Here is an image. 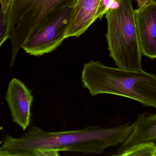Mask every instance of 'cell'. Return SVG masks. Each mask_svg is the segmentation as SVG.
Wrapping results in <instances>:
<instances>
[{
  "label": "cell",
  "instance_id": "5b68a950",
  "mask_svg": "<svg viewBox=\"0 0 156 156\" xmlns=\"http://www.w3.org/2000/svg\"><path fill=\"white\" fill-rule=\"evenodd\" d=\"M73 8H63L49 14L28 37L22 49L36 56L56 50L66 39Z\"/></svg>",
  "mask_w": 156,
  "mask_h": 156
},
{
  "label": "cell",
  "instance_id": "5bb4252c",
  "mask_svg": "<svg viewBox=\"0 0 156 156\" xmlns=\"http://www.w3.org/2000/svg\"><path fill=\"white\" fill-rule=\"evenodd\" d=\"M136 1L137 3L138 8H142L155 1V0H136Z\"/></svg>",
  "mask_w": 156,
  "mask_h": 156
},
{
  "label": "cell",
  "instance_id": "4fadbf2b",
  "mask_svg": "<svg viewBox=\"0 0 156 156\" xmlns=\"http://www.w3.org/2000/svg\"><path fill=\"white\" fill-rule=\"evenodd\" d=\"M0 4L1 5L2 12L3 14H6L9 8V0H0Z\"/></svg>",
  "mask_w": 156,
  "mask_h": 156
},
{
  "label": "cell",
  "instance_id": "9a60e30c",
  "mask_svg": "<svg viewBox=\"0 0 156 156\" xmlns=\"http://www.w3.org/2000/svg\"><path fill=\"white\" fill-rule=\"evenodd\" d=\"M2 144V142L0 140V144ZM0 156H8V154L6 153L5 151H3L2 150L0 149Z\"/></svg>",
  "mask_w": 156,
  "mask_h": 156
},
{
  "label": "cell",
  "instance_id": "6da1fadb",
  "mask_svg": "<svg viewBox=\"0 0 156 156\" xmlns=\"http://www.w3.org/2000/svg\"><path fill=\"white\" fill-rule=\"evenodd\" d=\"M84 87L90 94L115 95L156 108V76L144 71H129L108 66L100 61L84 64L81 74Z\"/></svg>",
  "mask_w": 156,
  "mask_h": 156
},
{
  "label": "cell",
  "instance_id": "277c9868",
  "mask_svg": "<svg viewBox=\"0 0 156 156\" xmlns=\"http://www.w3.org/2000/svg\"><path fill=\"white\" fill-rule=\"evenodd\" d=\"M6 14L12 54L10 66L30 35L54 12L74 7L77 0H9Z\"/></svg>",
  "mask_w": 156,
  "mask_h": 156
},
{
  "label": "cell",
  "instance_id": "ba28073f",
  "mask_svg": "<svg viewBox=\"0 0 156 156\" xmlns=\"http://www.w3.org/2000/svg\"><path fill=\"white\" fill-rule=\"evenodd\" d=\"M146 143H156V115L144 112L139 115L133 129L121 143L115 155L121 156L130 148Z\"/></svg>",
  "mask_w": 156,
  "mask_h": 156
},
{
  "label": "cell",
  "instance_id": "3957f363",
  "mask_svg": "<svg viewBox=\"0 0 156 156\" xmlns=\"http://www.w3.org/2000/svg\"><path fill=\"white\" fill-rule=\"evenodd\" d=\"M131 0H118V6L105 14L107 41L109 55L117 67L140 72V51Z\"/></svg>",
  "mask_w": 156,
  "mask_h": 156
},
{
  "label": "cell",
  "instance_id": "8992f818",
  "mask_svg": "<svg viewBox=\"0 0 156 156\" xmlns=\"http://www.w3.org/2000/svg\"><path fill=\"white\" fill-rule=\"evenodd\" d=\"M136 30L141 54L156 57V2L134 10Z\"/></svg>",
  "mask_w": 156,
  "mask_h": 156
},
{
  "label": "cell",
  "instance_id": "9c48e42d",
  "mask_svg": "<svg viewBox=\"0 0 156 156\" xmlns=\"http://www.w3.org/2000/svg\"><path fill=\"white\" fill-rule=\"evenodd\" d=\"M100 0H77L73 8L66 39L78 37L96 20Z\"/></svg>",
  "mask_w": 156,
  "mask_h": 156
},
{
  "label": "cell",
  "instance_id": "8fae6325",
  "mask_svg": "<svg viewBox=\"0 0 156 156\" xmlns=\"http://www.w3.org/2000/svg\"><path fill=\"white\" fill-rule=\"evenodd\" d=\"M118 6V0H100L97 12L96 19H102L110 10Z\"/></svg>",
  "mask_w": 156,
  "mask_h": 156
},
{
  "label": "cell",
  "instance_id": "30bf717a",
  "mask_svg": "<svg viewBox=\"0 0 156 156\" xmlns=\"http://www.w3.org/2000/svg\"><path fill=\"white\" fill-rule=\"evenodd\" d=\"M121 156H156V143H146L134 146L124 151Z\"/></svg>",
  "mask_w": 156,
  "mask_h": 156
},
{
  "label": "cell",
  "instance_id": "7a4b0ae2",
  "mask_svg": "<svg viewBox=\"0 0 156 156\" xmlns=\"http://www.w3.org/2000/svg\"><path fill=\"white\" fill-rule=\"evenodd\" d=\"M134 125L135 122L113 128L91 126L59 132H47L39 128L34 135V146L40 151L101 154L108 148L121 144Z\"/></svg>",
  "mask_w": 156,
  "mask_h": 156
},
{
  "label": "cell",
  "instance_id": "52a82bcc",
  "mask_svg": "<svg viewBox=\"0 0 156 156\" xmlns=\"http://www.w3.org/2000/svg\"><path fill=\"white\" fill-rule=\"evenodd\" d=\"M5 98L12 120L25 130L30 123L34 98L31 91L20 80L13 78L9 83Z\"/></svg>",
  "mask_w": 156,
  "mask_h": 156
},
{
  "label": "cell",
  "instance_id": "7c38bea8",
  "mask_svg": "<svg viewBox=\"0 0 156 156\" xmlns=\"http://www.w3.org/2000/svg\"><path fill=\"white\" fill-rule=\"evenodd\" d=\"M9 38L6 14L0 13V48Z\"/></svg>",
  "mask_w": 156,
  "mask_h": 156
}]
</instances>
